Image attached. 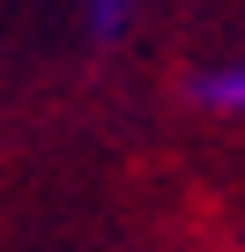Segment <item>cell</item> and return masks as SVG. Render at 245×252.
<instances>
[{"instance_id":"obj_1","label":"cell","mask_w":245,"mask_h":252,"mask_svg":"<svg viewBox=\"0 0 245 252\" xmlns=\"http://www.w3.org/2000/svg\"><path fill=\"white\" fill-rule=\"evenodd\" d=\"M193 96H201L208 111H223V119H245V60H223V67H208V74L193 82Z\"/></svg>"},{"instance_id":"obj_2","label":"cell","mask_w":245,"mask_h":252,"mask_svg":"<svg viewBox=\"0 0 245 252\" xmlns=\"http://www.w3.org/2000/svg\"><path fill=\"white\" fill-rule=\"evenodd\" d=\"M134 15H141V0H82V30H89L97 45L127 37V30H134Z\"/></svg>"}]
</instances>
